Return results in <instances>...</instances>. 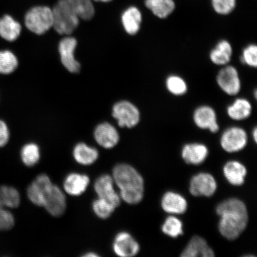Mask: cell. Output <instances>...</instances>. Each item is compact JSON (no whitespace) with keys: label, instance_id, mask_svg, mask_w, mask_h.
<instances>
[{"label":"cell","instance_id":"7a4b0ae2","mask_svg":"<svg viewBox=\"0 0 257 257\" xmlns=\"http://www.w3.org/2000/svg\"><path fill=\"white\" fill-rule=\"evenodd\" d=\"M112 179L120 189V197L130 204H137L144 197L143 177L133 167L127 164H118L112 172Z\"/></svg>","mask_w":257,"mask_h":257},{"label":"cell","instance_id":"e575fe53","mask_svg":"<svg viewBox=\"0 0 257 257\" xmlns=\"http://www.w3.org/2000/svg\"><path fill=\"white\" fill-rule=\"evenodd\" d=\"M212 7L216 14L228 15L236 8V0H211Z\"/></svg>","mask_w":257,"mask_h":257},{"label":"cell","instance_id":"d4e9b609","mask_svg":"<svg viewBox=\"0 0 257 257\" xmlns=\"http://www.w3.org/2000/svg\"><path fill=\"white\" fill-rule=\"evenodd\" d=\"M146 8L160 19L168 18L175 11L174 0H145Z\"/></svg>","mask_w":257,"mask_h":257},{"label":"cell","instance_id":"d6a6232c","mask_svg":"<svg viewBox=\"0 0 257 257\" xmlns=\"http://www.w3.org/2000/svg\"><path fill=\"white\" fill-rule=\"evenodd\" d=\"M92 208L96 216L102 219L110 217L116 208L107 201L99 198L93 202Z\"/></svg>","mask_w":257,"mask_h":257},{"label":"cell","instance_id":"6da1fadb","mask_svg":"<svg viewBox=\"0 0 257 257\" xmlns=\"http://www.w3.org/2000/svg\"><path fill=\"white\" fill-rule=\"evenodd\" d=\"M220 217V232L229 240H234L245 229L248 216L246 205L236 198H230L221 202L216 208Z\"/></svg>","mask_w":257,"mask_h":257},{"label":"cell","instance_id":"ac0fdd59","mask_svg":"<svg viewBox=\"0 0 257 257\" xmlns=\"http://www.w3.org/2000/svg\"><path fill=\"white\" fill-rule=\"evenodd\" d=\"M162 207L166 213L181 214L187 210L188 204L186 199L176 192H168L163 195Z\"/></svg>","mask_w":257,"mask_h":257},{"label":"cell","instance_id":"74e56055","mask_svg":"<svg viewBox=\"0 0 257 257\" xmlns=\"http://www.w3.org/2000/svg\"><path fill=\"white\" fill-rule=\"evenodd\" d=\"M253 134V139H254L255 143H256V140H257V128L256 127L254 128V130H253L252 132Z\"/></svg>","mask_w":257,"mask_h":257},{"label":"cell","instance_id":"3957f363","mask_svg":"<svg viewBox=\"0 0 257 257\" xmlns=\"http://www.w3.org/2000/svg\"><path fill=\"white\" fill-rule=\"evenodd\" d=\"M52 11L53 27L58 34L69 35L78 28L79 18L67 0H58Z\"/></svg>","mask_w":257,"mask_h":257},{"label":"cell","instance_id":"4fadbf2b","mask_svg":"<svg viewBox=\"0 0 257 257\" xmlns=\"http://www.w3.org/2000/svg\"><path fill=\"white\" fill-rule=\"evenodd\" d=\"M43 207L54 217L62 216L66 209L65 195L57 186L53 185L45 198Z\"/></svg>","mask_w":257,"mask_h":257},{"label":"cell","instance_id":"ab89813d","mask_svg":"<svg viewBox=\"0 0 257 257\" xmlns=\"http://www.w3.org/2000/svg\"><path fill=\"white\" fill-rule=\"evenodd\" d=\"M85 256H97V255L95 254V253H88V254H87V255H85Z\"/></svg>","mask_w":257,"mask_h":257},{"label":"cell","instance_id":"9c48e42d","mask_svg":"<svg viewBox=\"0 0 257 257\" xmlns=\"http://www.w3.org/2000/svg\"><path fill=\"white\" fill-rule=\"evenodd\" d=\"M193 120L196 126L202 130L216 133L219 130L216 111L210 105H202L195 109L193 114Z\"/></svg>","mask_w":257,"mask_h":257},{"label":"cell","instance_id":"8fae6325","mask_svg":"<svg viewBox=\"0 0 257 257\" xmlns=\"http://www.w3.org/2000/svg\"><path fill=\"white\" fill-rule=\"evenodd\" d=\"M94 189L99 198L107 201L115 208L119 206L121 198L114 189V181L111 176L99 177L95 182Z\"/></svg>","mask_w":257,"mask_h":257},{"label":"cell","instance_id":"44dd1931","mask_svg":"<svg viewBox=\"0 0 257 257\" xmlns=\"http://www.w3.org/2000/svg\"><path fill=\"white\" fill-rule=\"evenodd\" d=\"M89 184L88 176L73 173L66 177L64 182V188L67 194L79 196L86 191Z\"/></svg>","mask_w":257,"mask_h":257},{"label":"cell","instance_id":"2e32d148","mask_svg":"<svg viewBox=\"0 0 257 257\" xmlns=\"http://www.w3.org/2000/svg\"><path fill=\"white\" fill-rule=\"evenodd\" d=\"M121 19L124 30L127 34L133 36L139 32L143 22V15L139 9L131 6L125 10Z\"/></svg>","mask_w":257,"mask_h":257},{"label":"cell","instance_id":"4316f807","mask_svg":"<svg viewBox=\"0 0 257 257\" xmlns=\"http://www.w3.org/2000/svg\"><path fill=\"white\" fill-rule=\"evenodd\" d=\"M70 7L79 19L90 21L95 15V8L92 0H67Z\"/></svg>","mask_w":257,"mask_h":257},{"label":"cell","instance_id":"cb8c5ba5","mask_svg":"<svg viewBox=\"0 0 257 257\" xmlns=\"http://www.w3.org/2000/svg\"><path fill=\"white\" fill-rule=\"evenodd\" d=\"M22 27L11 15L0 18V37L9 42H14L20 36Z\"/></svg>","mask_w":257,"mask_h":257},{"label":"cell","instance_id":"30bf717a","mask_svg":"<svg viewBox=\"0 0 257 257\" xmlns=\"http://www.w3.org/2000/svg\"><path fill=\"white\" fill-rule=\"evenodd\" d=\"M77 41L75 38L65 37L60 42L59 51L63 65L69 72L72 73H79L80 64L74 56Z\"/></svg>","mask_w":257,"mask_h":257},{"label":"cell","instance_id":"5bb4252c","mask_svg":"<svg viewBox=\"0 0 257 257\" xmlns=\"http://www.w3.org/2000/svg\"><path fill=\"white\" fill-rule=\"evenodd\" d=\"M140 245L137 240L128 233H118L115 237L112 249L118 256L132 257L136 256L140 251Z\"/></svg>","mask_w":257,"mask_h":257},{"label":"cell","instance_id":"8992f818","mask_svg":"<svg viewBox=\"0 0 257 257\" xmlns=\"http://www.w3.org/2000/svg\"><path fill=\"white\" fill-rule=\"evenodd\" d=\"M216 82L221 91L230 96L237 95L242 88L238 70L229 64L223 66L218 72Z\"/></svg>","mask_w":257,"mask_h":257},{"label":"cell","instance_id":"ba28073f","mask_svg":"<svg viewBox=\"0 0 257 257\" xmlns=\"http://www.w3.org/2000/svg\"><path fill=\"white\" fill-rule=\"evenodd\" d=\"M217 189V183L214 177L209 173H201L191 179L189 191L195 197H210Z\"/></svg>","mask_w":257,"mask_h":257},{"label":"cell","instance_id":"603a6c76","mask_svg":"<svg viewBox=\"0 0 257 257\" xmlns=\"http://www.w3.org/2000/svg\"><path fill=\"white\" fill-rule=\"evenodd\" d=\"M223 173L225 178L231 185L240 186L245 182L247 170L242 163L231 161L224 165Z\"/></svg>","mask_w":257,"mask_h":257},{"label":"cell","instance_id":"1f68e13d","mask_svg":"<svg viewBox=\"0 0 257 257\" xmlns=\"http://www.w3.org/2000/svg\"><path fill=\"white\" fill-rule=\"evenodd\" d=\"M164 233L172 237H177L181 235L183 232L182 221L174 216H169L166 218L162 226Z\"/></svg>","mask_w":257,"mask_h":257},{"label":"cell","instance_id":"8d00e7d4","mask_svg":"<svg viewBox=\"0 0 257 257\" xmlns=\"http://www.w3.org/2000/svg\"><path fill=\"white\" fill-rule=\"evenodd\" d=\"M10 138V133L8 125L0 120V147H3L8 144Z\"/></svg>","mask_w":257,"mask_h":257},{"label":"cell","instance_id":"d6986e66","mask_svg":"<svg viewBox=\"0 0 257 257\" xmlns=\"http://www.w3.org/2000/svg\"><path fill=\"white\" fill-rule=\"evenodd\" d=\"M208 150L204 144L194 143L186 145L182 150V156L186 163L198 165L206 159Z\"/></svg>","mask_w":257,"mask_h":257},{"label":"cell","instance_id":"9a60e30c","mask_svg":"<svg viewBox=\"0 0 257 257\" xmlns=\"http://www.w3.org/2000/svg\"><path fill=\"white\" fill-rule=\"evenodd\" d=\"M94 137L99 146L107 149L116 146L120 140L116 128L108 123L99 124L95 128Z\"/></svg>","mask_w":257,"mask_h":257},{"label":"cell","instance_id":"836d02e7","mask_svg":"<svg viewBox=\"0 0 257 257\" xmlns=\"http://www.w3.org/2000/svg\"><path fill=\"white\" fill-rule=\"evenodd\" d=\"M240 62L253 68L257 67V46L254 44H249L243 48Z\"/></svg>","mask_w":257,"mask_h":257},{"label":"cell","instance_id":"7c38bea8","mask_svg":"<svg viewBox=\"0 0 257 257\" xmlns=\"http://www.w3.org/2000/svg\"><path fill=\"white\" fill-rule=\"evenodd\" d=\"M53 185L47 175L38 176L29 186L27 191L29 199L37 206L43 207L45 198Z\"/></svg>","mask_w":257,"mask_h":257},{"label":"cell","instance_id":"5b68a950","mask_svg":"<svg viewBox=\"0 0 257 257\" xmlns=\"http://www.w3.org/2000/svg\"><path fill=\"white\" fill-rule=\"evenodd\" d=\"M112 115L121 127L133 128L139 123L141 119L139 109L128 101L115 103L112 107Z\"/></svg>","mask_w":257,"mask_h":257},{"label":"cell","instance_id":"e0dca14e","mask_svg":"<svg viewBox=\"0 0 257 257\" xmlns=\"http://www.w3.org/2000/svg\"><path fill=\"white\" fill-rule=\"evenodd\" d=\"M233 56V48L229 41L222 40L218 42L210 53V60L215 65L224 66L230 62Z\"/></svg>","mask_w":257,"mask_h":257},{"label":"cell","instance_id":"277c9868","mask_svg":"<svg viewBox=\"0 0 257 257\" xmlns=\"http://www.w3.org/2000/svg\"><path fill=\"white\" fill-rule=\"evenodd\" d=\"M26 27L37 35L46 33L53 25L52 9L47 6H35L26 14L25 16Z\"/></svg>","mask_w":257,"mask_h":257},{"label":"cell","instance_id":"4dcf8cb0","mask_svg":"<svg viewBox=\"0 0 257 257\" xmlns=\"http://www.w3.org/2000/svg\"><path fill=\"white\" fill-rule=\"evenodd\" d=\"M21 155L22 162L26 166H34L40 159V148L34 143L28 144L22 148Z\"/></svg>","mask_w":257,"mask_h":257},{"label":"cell","instance_id":"83f0119b","mask_svg":"<svg viewBox=\"0 0 257 257\" xmlns=\"http://www.w3.org/2000/svg\"><path fill=\"white\" fill-rule=\"evenodd\" d=\"M0 200L5 207L17 208L20 204V194L17 189L11 186H0Z\"/></svg>","mask_w":257,"mask_h":257},{"label":"cell","instance_id":"f1b7e54d","mask_svg":"<svg viewBox=\"0 0 257 257\" xmlns=\"http://www.w3.org/2000/svg\"><path fill=\"white\" fill-rule=\"evenodd\" d=\"M166 87L168 91L173 95L182 96L188 92L187 83L181 76L172 75L166 80Z\"/></svg>","mask_w":257,"mask_h":257},{"label":"cell","instance_id":"7402d4cb","mask_svg":"<svg viewBox=\"0 0 257 257\" xmlns=\"http://www.w3.org/2000/svg\"><path fill=\"white\" fill-rule=\"evenodd\" d=\"M227 114L231 119L241 121L247 119L252 114V106L248 99L238 98L228 106Z\"/></svg>","mask_w":257,"mask_h":257},{"label":"cell","instance_id":"52a82bcc","mask_svg":"<svg viewBox=\"0 0 257 257\" xmlns=\"http://www.w3.org/2000/svg\"><path fill=\"white\" fill-rule=\"evenodd\" d=\"M248 137L243 128L233 126L227 128L221 137L220 143L223 150L228 153H235L246 146Z\"/></svg>","mask_w":257,"mask_h":257},{"label":"cell","instance_id":"f546056e","mask_svg":"<svg viewBox=\"0 0 257 257\" xmlns=\"http://www.w3.org/2000/svg\"><path fill=\"white\" fill-rule=\"evenodd\" d=\"M18 60L12 51H0V74L9 75L18 68Z\"/></svg>","mask_w":257,"mask_h":257},{"label":"cell","instance_id":"ffe728a7","mask_svg":"<svg viewBox=\"0 0 257 257\" xmlns=\"http://www.w3.org/2000/svg\"><path fill=\"white\" fill-rule=\"evenodd\" d=\"M182 257H213L214 253L207 245L206 241L202 237L195 236L192 237L184 251Z\"/></svg>","mask_w":257,"mask_h":257},{"label":"cell","instance_id":"f35d334b","mask_svg":"<svg viewBox=\"0 0 257 257\" xmlns=\"http://www.w3.org/2000/svg\"><path fill=\"white\" fill-rule=\"evenodd\" d=\"M96 2H102V3H108L112 1V0H94Z\"/></svg>","mask_w":257,"mask_h":257},{"label":"cell","instance_id":"484cf974","mask_svg":"<svg viewBox=\"0 0 257 257\" xmlns=\"http://www.w3.org/2000/svg\"><path fill=\"white\" fill-rule=\"evenodd\" d=\"M73 157L77 162L82 165H91L98 158V152L94 148L84 143L77 144L73 150Z\"/></svg>","mask_w":257,"mask_h":257},{"label":"cell","instance_id":"d590c367","mask_svg":"<svg viewBox=\"0 0 257 257\" xmlns=\"http://www.w3.org/2000/svg\"><path fill=\"white\" fill-rule=\"evenodd\" d=\"M15 225V218L11 212L5 208H0V230L11 229Z\"/></svg>","mask_w":257,"mask_h":257}]
</instances>
